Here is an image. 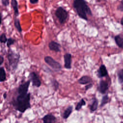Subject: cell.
I'll list each match as a JSON object with an SVG mask.
<instances>
[{"label":"cell","mask_w":123,"mask_h":123,"mask_svg":"<svg viewBox=\"0 0 123 123\" xmlns=\"http://www.w3.org/2000/svg\"><path fill=\"white\" fill-rule=\"evenodd\" d=\"M30 93L18 94L16 98L12 101L13 106L15 109L21 112H24L27 109L30 108Z\"/></svg>","instance_id":"cell-1"},{"label":"cell","mask_w":123,"mask_h":123,"mask_svg":"<svg viewBox=\"0 0 123 123\" xmlns=\"http://www.w3.org/2000/svg\"><path fill=\"white\" fill-rule=\"evenodd\" d=\"M73 6L78 16L87 20V15H91V11L85 0H74Z\"/></svg>","instance_id":"cell-2"},{"label":"cell","mask_w":123,"mask_h":123,"mask_svg":"<svg viewBox=\"0 0 123 123\" xmlns=\"http://www.w3.org/2000/svg\"><path fill=\"white\" fill-rule=\"evenodd\" d=\"M20 55L18 53L13 52L11 50H9L7 55V59L9 64L12 70H15L17 68L19 61Z\"/></svg>","instance_id":"cell-3"},{"label":"cell","mask_w":123,"mask_h":123,"mask_svg":"<svg viewBox=\"0 0 123 123\" xmlns=\"http://www.w3.org/2000/svg\"><path fill=\"white\" fill-rule=\"evenodd\" d=\"M55 15L61 24L64 23L68 16L67 12L61 7H58L55 11Z\"/></svg>","instance_id":"cell-4"},{"label":"cell","mask_w":123,"mask_h":123,"mask_svg":"<svg viewBox=\"0 0 123 123\" xmlns=\"http://www.w3.org/2000/svg\"><path fill=\"white\" fill-rule=\"evenodd\" d=\"M45 62L55 70H59L61 68V65L50 56H46L44 58Z\"/></svg>","instance_id":"cell-5"},{"label":"cell","mask_w":123,"mask_h":123,"mask_svg":"<svg viewBox=\"0 0 123 123\" xmlns=\"http://www.w3.org/2000/svg\"><path fill=\"white\" fill-rule=\"evenodd\" d=\"M31 81L32 83L33 86L36 87H39L41 85V82L36 73L32 72L29 75Z\"/></svg>","instance_id":"cell-6"},{"label":"cell","mask_w":123,"mask_h":123,"mask_svg":"<svg viewBox=\"0 0 123 123\" xmlns=\"http://www.w3.org/2000/svg\"><path fill=\"white\" fill-rule=\"evenodd\" d=\"M30 81L28 80L26 82H25L24 83H23L21 84L19 87L17 88V92L18 94H20V93H27L29 86L30 85Z\"/></svg>","instance_id":"cell-7"},{"label":"cell","mask_w":123,"mask_h":123,"mask_svg":"<svg viewBox=\"0 0 123 123\" xmlns=\"http://www.w3.org/2000/svg\"><path fill=\"white\" fill-rule=\"evenodd\" d=\"M71 58L72 56L70 53H66L64 55V66L67 69L71 68Z\"/></svg>","instance_id":"cell-8"},{"label":"cell","mask_w":123,"mask_h":123,"mask_svg":"<svg viewBox=\"0 0 123 123\" xmlns=\"http://www.w3.org/2000/svg\"><path fill=\"white\" fill-rule=\"evenodd\" d=\"M49 47L50 50L54 51L55 52H59L61 50V45L57 42L54 41H51L49 43Z\"/></svg>","instance_id":"cell-9"},{"label":"cell","mask_w":123,"mask_h":123,"mask_svg":"<svg viewBox=\"0 0 123 123\" xmlns=\"http://www.w3.org/2000/svg\"><path fill=\"white\" fill-rule=\"evenodd\" d=\"M108 88V85L107 82L104 80H101L98 86V90L99 92L102 94H104L106 93Z\"/></svg>","instance_id":"cell-10"},{"label":"cell","mask_w":123,"mask_h":123,"mask_svg":"<svg viewBox=\"0 0 123 123\" xmlns=\"http://www.w3.org/2000/svg\"><path fill=\"white\" fill-rule=\"evenodd\" d=\"M43 123H55L56 118L52 114H47L43 118Z\"/></svg>","instance_id":"cell-11"},{"label":"cell","mask_w":123,"mask_h":123,"mask_svg":"<svg viewBox=\"0 0 123 123\" xmlns=\"http://www.w3.org/2000/svg\"><path fill=\"white\" fill-rule=\"evenodd\" d=\"M107 71L105 66L104 65H101L98 71V76L99 77H102L107 75Z\"/></svg>","instance_id":"cell-12"},{"label":"cell","mask_w":123,"mask_h":123,"mask_svg":"<svg viewBox=\"0 0 123 123\" xmlns=\"http://www.w3.org/2000/svg\"><path fill=\"white\" fill-rule=\"evenodd\" d=\"M91 82V79L87 76H84L81 77L78 80V82L81 84H86Z\"/></svg>","instance_id":"cell-13"},{"label":"cell","mask_w":123,"mask_h":123,"mask_svg":"<svg viewBox=\"0 0 123 123\" xmlns=\"http://www.w3.org/2000/svg\"><path fill=\"white\" fill-rule=\"evenodd\" d=\"M11 4L13 7V9L14 12V14L16 16H17L19 14L18 9V3L16 0H12Z\"/></svg>","instance_id":"cell-14"},{"label":"cell","mask_w":123,"mask_h":123,"mask_svg":"<svg viewBox=\"0 0 123 123\" xmlns=\"http://www.w3.org/2000/svg\"><path fill=\"white\" fill-rule=\"evenodd\" d=\"M115 41L116 44L121 48H123V38L120 36H116L115 37Z\"/></svg>","instance_id":"cell-15"},{"label":"cell","mask_w":123,"mask_h":123,"mask_svg":"<svg viewBox=\"0 0 123 123\" xmlns=\"http://www.w3.org/2000/svg\"><path fill=\"white\" fill-rule=\"evenodd\" d=\"M98 106V101L95 98L93 99V101L90 106V109L91 111H95L97 110Z\"/></svg>","instance_id":"cell-16"},{"label":"cell","mask_w":123,"mask_h":123,"mask_svg":"<svg viewBox=\"0 0 123 123\" xmlns=\"http://www.w3.org/2000/svg\"><path fill=\"white\" fill-rule=\"evenodd\" d=\"M73 110V107L72 106H69L68 107L66 110L64 111L63 114V118L64 119L67 118L69 115L71 114Z\"/></svg>","instance_id":"cell-17"},{"label":"cell","mask_w":123,"mask_h":123,"mask_svg":"<svg viewBox=\"0 0 123 123\" xmlns=\"http://www.w3.org/2000/svg\"><path fill=\"white\" fill-rule=\"evenodd\" d=\"M6 80V73L4 68H0V82H3Z\"/></svg>","instance_id":"cell-18"},{"label":"cell","mask_w":123,"mask_h":123,"mask_svg":"<svg viewBox=\"0 0 123 123\" xmlns=\"http://www.w3.org/2000/svg\"><path fill=\"white\" fill-rule=\"evenodd\" d=\"M14 26L16 27V28L17 29V30L18 31V32H21L22 31V29H21V25L20 24V21L17 18L15 19H14Z\"/></svg>","instance_id":"cell-19"},{"label":"cell","mask_w":123,"mask_h":123,"mask_svg":"<svg viewBox=\"0 0 123 123\" xmlns=\"http://www.w3.org/2000/svg\"><path fill=\"white\" fill-rule=\"evenodd\" d=\"M117 75H118L119 82L120 83H123V69L118 71Z\"/></svg>","instance_id":"cell-20"},{"label":"cell","mask_w":123,"mask_h":123,"mask_svg":"<svg viewBox=\"0 0 123 123\" xmlns=\"http://www.w3.org/2000/svg\"><path fill=\"white\" fill-rule=\"evenodd\" d=\"M85 104H86V102H85V100H84V99H82L78 103V104H77V105H76V108H75V109H76V110H80V109L81 108V107H82L83 106L85 105Z\"/></svg>","instance_id":"cell-21"},{"label":"cell","mask_w":123,"mask_h":123,"mask_svg":"<svg viewBox=\"0 0 123 123\" xmlns=\"http://www.w3.org/2000/svg\"><path fill=\"white\" fill-rule=\"evenodd\" d=\"M108 99H109V98L108 97V96L106 95L105 96H104L102 99V100H101V105L100 106H103L104 105H105V104H106L108 101Z\"/></svg>","instance_id":"cell-22"},{"label":"cell","mask_w":123,"mask_h":123,"mask_svg":"<svg viewBox=\"0 0 123 123\" xmlns=\"http://www.w3.org/2000/svg\"><path fill=\"white\" fill-rule=\"evenodd\" d=\"M7 40L5 34H2L0 36V42L1 43H5Z\"/></svg>","instance_id":"cell-23"},{"label":"cell","mask_w":123,"mask_h":123,"mask_svg":"<svg viewBox=\"0 0 123 123\" xmlns=\"http://www.w3.org/2000/svg\"><path fill=\"white\" fill-rule=\"evenodd\" d=\"M14 41H15V40L13 39V38H9L7 39V46L9 47H10L11 45H12V44H13L14 43Z\"/></svg>","instance_id":"cell-24"},{"label":"cell","mask_w":123,"mask_h":123,"mask_svg":"<svg viewBox=\"0 0 123 123\" xmlns=\"http://www.w3.org/2000/svg\"><path fill=\"white\" fill-rule=\"evenodd\" d=\"M117 9L122 12H123V0H122L120 3L117 7Z\"/></svg>","instance_id":"cell-25"},{"label":"cell","mask_w":123,"mask_h":123,"mask_svg":"<svg viewBox=\"0 0 123 123\" xmlns=\"http://www.w3.org/2000/svg\"><path fill=\"white\" fill-rule=\"evenodd\" d=\"M2 3L4 6H7L9 5V0H2Z\"/></svg>","instance_id":"cell-26"},{"label":"cell","mask_w":123,"mask_h":123,"mask_svg":"<svg viewBox=\"0 0 123 123\" xmlns=\"http://www.w3.org/2000/svg\"><path fill=\"white\" fill-rule=\"evenodd\" d=\"M4 62V58L2 56L0 55V65L2 64V63Z\"/></svg>","instance_id":"cell-27"},{"label":"cell","mask_w":123,"mask_h":123,"mask_svg":"<svg viewBox=\"0 0 123 123\" xmlns=\"http://www.w3.org/2000/svg\"><path fill=\"white\" fill-rule=\"evenodd\" d=\"M38 1V0H30V3L32 4H35Z\"/></svg>","instance_id":"cell-28"},{"label":"cell","mask_w":123,"mask_h":123,"mask_svg":"<svg viewBox=\"0 0 123 123\" xmlns=\"http://www.w3.org/2000/svg\"><path fill=\"white\" fill-rule=\"evenodd\" d=\"M92 85L91 84H89V85H87V86H86V90L88 89L89 88H91V87H92Z\"/></svg>","instance_id":"cell-29"},{"label":"cell","mask_w":123,"mask_h":123,"mask_svg":"<svg viewBox=\"0 0 123 123\" xmlns=\"http://www.w3.org/2000/svg\"><path fill=\"white\" fill-rule=\"evenodd\" d=\"M54 86L56 87V89L58 87V83L56 81H54Z\"/></svg>","instance_id":"cell-30"},{"label":"cell","mask_w":123,"mask_h":123,"mask_svg":"<svg viewBox=\"0 0 123 123\" xmlns=\"http://www.w3.org/2000/svg\"><path fill=\"white\" fill-rule=\"evenodd\" d=\"M121 24L122 25H123V16L122 17V18H121Z\"/></svg>","instance_id":"cell-31"},{"label":"cell","mask_w":123,"mask_h":123,"mask_svg":"<svg viewBox=\"0 0 123 123\" xmlns=\"http://www.w3.org/2000/svg\"><path fill=\"white\" fill-rule=\"evenodd\" d=\"M1 17L0 14V24H1Z\"/></svg>","instance_id":"cell-32"},{"label":"cell","mask_w":123,"mask_h":123,"mask_svg":"<svg viewBox=\"0 0 123 123\" xmlns=\"http://www.w3.org/2000/svg\"><path fill=\"white\" fill-rule=\"evenodd\" d=\"M3 97H4V98H6V95H5V94H4V96H3Z\"/></svg>","instance_id":"cell-33"}]
</instances>
